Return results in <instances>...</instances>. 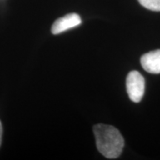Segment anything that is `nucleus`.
Returning a JSON list of instances; mask_svg holds the SVG:
<instances>
[{
  "mask_svg": "<svg viewBox=\"0 0 160 160\" xmlns=\"http://www.w3.org/2000/svg\"><path fill=\"white\" fill-rule=\"evenodd\" d=\"M97 147L99 153L108 159H116L122 152L125 142L115 127L98 124L93 127Z\"/></svg>",
  "mask_w": 160,
  "mask_h": 160,
  "instance_id": "1",
  "label": "nucleus"
},
{
  "mask_svg": "<svg viewBox=\"0 0 160 160\" xmlns=\"http://www.w3.org/2000/svg\"><path fill=\"white\" fill-rule=\"evenodd\" d=\"M145 79L139 72L133 71L128 74L126 79V88L131 101L136 103L141 101L145 92Z\"/></svg>",
  "mask_w": 160,
  "mask_h": 160,
  "instance_id": "2",
  "label": "nucleus"
},
{
  "mask_svg": "<svg viewBox=\"0 0 160 160\" xmlns=\"http://www.w3.org/2000/svg\"><path fill=\"white\" fill-rule=\"evenodd\" d=\"M81 23V17L77 13H69L56 20L52 25L51 32L53 34H59L68 30L77 27Z\"/></svg>",
  "mask_w": 160,
  "mask_h": 160,
  "instance_id": "3",
  "label": "nucleus"
},
{
  "mask_svg": "<svg viewBox=\"0 0 160 160\" xmlns=\"http://www.w3.org/2000/svg\"><path fill=\"white\" fill-rule=\"evenodd\" d=\"M141 65L148 73H160V50H156L142 56Z\"/></svg>",
  "mask_w": 160,
  "mask_h": 160,
  "instance_id": "4",
  "label": "nucleus"
},
{
  "mask_svg": "<svg viewBox=\"0 0 160 160\" xmlns=\"http://www.w3.org/2000/svg\"><path fill=\"white\" fill-rule=\"evenodd\" d=\"M145 8L153 11H160V0H138Z\"/></svg>",
  "mask_w": 160,
  "mask_h": 160,
  "instance_id": "5",
  "label": "nucleus"
},
{
  "mask_svg": "<svg viewBox=\"0 0 160 160\" xmlns=\"http://www.w3.org/2000/svg\"><path fill=\"white\" fill-rule=\"evenodd\" d=\"M2 125L0 121V145L2 144Z\"/></svg>",
  "mask_w": 160,
  "mask_h": 160,
  "instance_id": "6",
  "label": "nucleus"
}]
</instances>
